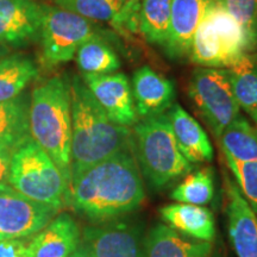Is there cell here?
<instances>
[{"mask_svg":"<svg viewBox=\"0 0 257 257\" xmlns=\"http://www.w3.org/2000/svg\"><path fill=\"white\" fill-rule=\"evenodd\" d=\"M59 210L29 199L15 189L0 192V239L34 236L57 216Z\"/></svg>","mask_w":257,"mask_h":257,"instance_id":"obj_9","label":"cell"},{"mask_svg":"<svg viewBox=\"0 0 257 257\" xmlns=\"http://www.w3.org/2000/svg\"><path fill=\"white\" fill-rule=\"evenodd\" d=\"M146 233L143 219L131 213L87 226L81 242L94 257H144Z\"/></svg>","mask_w":257,"mask_h":257,"instance_id":"obj_8","label":"cell"},{"mask_svg":"<svg viewBox=\"0 0 257 257\" xmlns=\"http://www.w3.org/2000/svg\"><path fill=\"white\" fill-rule=\"evenodd\" d=\"M172 0H143L138 14V29L148 42L166 47Z\"/></svg>","mask_w":257,"mask_h":257,"instance_id":"obj_24","label":"cell"},{"mask_svg":"<svg viewBox=\"0 0 257 257\" xmlns=\"http://www.w3.org/2000/svg\"><path fill=\"white\" fill-rule=\"evenodd\" d=\"M144 257H221L213 242L191 238L168 225L154 224L146 233Z\"/></svg>","mask_w":257,"mask_h":257,"instance_id":"obj_13","label":"cell"},{"mask_svg":"<svg viewBox=\"0 0 257 257\" xmlns=\"http://www.w3.org/2000/svg\"><path fill=\"white\" fill-rule=\"evenodd\" d=\"M10 186L32 200L61 208L69 184L50 156L32 138L12 153Z\"/></svg>","mask_w":257,"mask_h":257,"instance_id":"obj_5","label":"cell"},{"mask_svg":"<svg viewBox=\"0 0 257 257\" xmlns=\"http://www.w3.org/2000/svg\"><path fill=\"white\" fill-rule=\"evenodd\" d=\"M143 200V179L131 143L73 176L67 204L96 225L134 213Z\"/></svg>","mask_w":257,"mask_h":257,"instance_id":"obj_1","label":"cell"},{"mask_svg":"<svg viewBox=\"0 0 257 257\" xmlns=\"http://www.w3.org/2000/svg\"><path fill=\"white\" fill-rule=\"evenodd\" d=\"M212 0H172L166 49L173 57H186L195 31Z\"/></svg>","mask_w":257,"mask_h":257,"instance_id":"obj_16","label":"cell"},{"mask_svg":"<svg viewBox=\"0 0 257 257\" xmlns=\"http://www.w3.org/2000/svg\"><path fill=\"white\" fill-rule=\"evenodd\" d=\"M43 5L36 0H0V46L21 48L40 40Z\"/></svg>","mask_w":257,"mask_h":257,"instance_id":"obj_11","label":"cell"},{"mask_svg":"<svg viewBox=\"0 0 257 257\" xmlns=\"http://www.w3.org/2000/svg\"><path fill=\"white\" fill-rule=\"evenodd\" d=\"M37 76V67L30 57L8 54L0 59V102L21 95Z\"/></svg>","mask_w":257,"mask_h":257,"instance_id":"obj_21","label":"cell"},{"mask_svg":"<svg viewBox=\"0 0 257 257\" xmlns=\"http://www.w3.org/2000/svg\"><path fill=\"white\" fill-rule=\"evenodd\" d=\"M179 150L192 165L208 163L213 160V148L207 134L187 111L173 104L166 112Z\"/></svg>","mask_w":257,"mask_h":257,"instance_id":"obj_17","label":"cell"},{"mask_svg":"<svg viewBox=\"0 0 257 257\" xmlns=\"http://www.w3.org/2000/svg\"><path fill=\"white\" fill-rule=\"evenodd\" d=\"M115 2H120V3H126L127 0H115Z\"/></svg>","mask_w":257,"mask_h":257,"instance_id":"obj_33","label":"cell"},{"mask_svg":"<svg viewBox=\"0 0 257 257\" xmlns=\"http://www.w3.org/2000/svg\"><path fill=\"white\" fill-rule=\"evenodd\" d=\"M69 257H94V256H93L91 250L87 248V245L81 242L80 243L79 248L76 249V251L73 252Z\"/></svg>","mask_w":257,"mask_h":257,"instance_id":"obj_31","label":"cell"},{"mask_svg":"<svg viewBox=\"0 0 257 257\" xmlns=\"http://www.w3.org/2000/svg\"><path fill=\"white\" fill-rule=\"evenodd\" d=\"M131 136L141 174L152 188L166 187L193 170L192 163L179 150L166 113L138 119Z\"/></svg>","mask_w":257,"mask_h":257,"instance_id":"obj_4","label":"cell"},{"mask_svg":"<svg viewBox=\"0 0 257 257\" xmlns=\"http://www.w3.org/2000/svg\"><path fill=\"white\" fill-rule=\"evenodd\" d=\"M76 63L82 74L102 75L115 73L120 68V60L104 38L94 35L79 47Z\"/></svg>","mask_w":257,"mask_h":257,"instance_id":"obj_23","label":"cell"},{"mask_svg":"<svg viewBox=\"0 0 257 257\" xmlns=\"http://www.w3.org/2000/svg\"><path fill=\"white\" fill-rule=\"evenodd\" d=\"M29 125L31 138L46 152L67 182L72 179V110L69 81L48 79L30 95Z\"/></svg>","mask_w":257,"mask_h":257,"instance_id":"obj_3","label":"cell"},{"mask_svg":"<svg viewBox=\"0 0 257 257\" xmlns=\"http://www.w3.org/2000/svg\"><path fill=\"white\" fill-rule=\"evenodd\" d=\"M226 70L237 104L257 126V54H244Z\"/></svg>","mask_w":257,"mask_h":257,"instance_id":"obj_20","label":"cell"},{"mask_svg":"<svg viewBox=\"0 0 257 257\" xmlns=\"http://www.w3.org/2000/svg\"><path fill=\"white\" fill-rule=\"evenodd\" d=\"M72 110V178L133 143L131 130L114 124L81 76L69 81ZM72 180V179H70Z\"/></svg>","mask_w":257,"mask_h":257,"instance_id":"obj_2","label":"cell"},{"mask_svg":"<svg viewBox=\"0 0 257 257\" xmlns=\"http://www.w3.org/2000/svg\"><path fill=\"white\" fill-rule=\"evenodd\" d=\"M8 54H9V49H8V48L0 46V59H2V57H4V56L8 55Z\"/></svg>","mask_w":257,"mask_h":257,"instance_id":"obj_32","label":"cell"},{"mask_svg":"<svg viewBox=\"0 0 257 257\" xmlns=\"http://www.w3.org/2000/svg\"><path fill=\"white\" fill-rule=\"evenodd\" d=\"M224 156L240 162H257V126L238 115L219 137Z\"/></svg>","mask_w":257,"mask_h":257,"instance_id":"obj_22","label":"cell"},{"mask_svg":"<svg viewBox=\"0 0 257 257\" xmlns=\"http://www.w3.org/2000/svg\"><path fill=\"white\" fill-rule=\"evenodd\" d=\"M98 35L92 21L61 8L43 5L41 44L43 62L48 67L68 62L82 43Z\"/></svg>","mask_w":257,"mask_h":257,"instance_id":"obj_7","label":"cell"},{"mask_svg":"<svg viewBox=\"0 0 257 257\" xmlns=\"http://www.w3.org/2000/svg\"><path fill=\"white\" fill-rule=\"evenodd\" d=\"M12 153L0 148V192L14 189L10 186V168H11Z\"/></svg>","mask_w":257,"mask_h":257,"instance_id":"obj_30","label":"cell"},{"mask_svg":"<svg viewBox=\"0 0 257 257\" xmlns=\"http://www.w3.org/2000/svg\"><path fill=\"white\" fill-rule=\"evenodd\" d=\"M224 193L227 233L233 251L237 257H257V217L226 173Z\"/></svg>","mask_w":257,"mask_h":257,"instance_id":"obj_12","label":"cell"},{"mask_svg":"<svg viewBox=\"0 0 257 257\" xmlns=\"http://www.w3.org/2000/svg\"><path fill=\"white\" fill-rule=\"evenodd\" d=\"M160 216L168 226L185 236L206 242L216 239V220L206 207L181 202L170 204L160 208Z\"/></svg>","mask_w":257,"mask_h":257,"instance_id":"obj_18","label":"cell"},{"mask_svg":"<svg viewBox=\"0 0 257 257\" xmlns=\"http://www.w3.org/2000/svg\"><path fill=\"white\" fill-rule=\"evenodd\" d=\"M214 191L213 169L207 167L191 173L181 184L173 189L170 198L181 204L205 206L212 201Z\"/></svg>","mask_w":257,"mask_h":257,"instance_id":"obj_25","label":"cell"},{"mask_svg":"<svg viewBox=\"0 0 257 257\" xmlns=\"http://www.w3.org/2000/svg\"><path fill=\"white\" fill-rule=\"evenodd\" d=\"M0 257H29L28 242L23 238L0 239Z\"/></svg>","mask_w":257,"mask_h":257,"instance_id":"obj_29","label":"cell"},{"mask_svg":"<svg viewBox=\"0 0 257 257\" xmlns=\"http://www.w3.org/2000/svg\"><path fill=\"white\" fill-rule=\"evenodd\" d=\"M224 157L240 194L257 217V162H240L229 156Z\"/></svg>","mask_w":257,"mask_h":257,"instance_id":"obj_28","label":"cell"},{"mask_svg":"<svg viewBox=\"0 0 257 257\" xmlns=\"http://www.w3.org/2000/svg\"><path fill=\"white\" fill-rule=\"evenodd\" d=\"M59 8L95 22H113L124 3L115 0H54Z\"/></svg>","mask_w":257,"mask_h":257,"instance_id":"obj_26","label":"cell"},{"mask_svg":"<svg viewBox=\"0 0 257 257\" xmlns=\"http://www.w3.org/2000/svg\"><path fill=\"white\" fill-rule=\"evenodd\" d=\"M81 243L75 219L68 213L56 216L28 243L29 257H69Z\"/></svg>","mask_w":257,"mask_h":257,"instance_id":"obj_15","label":"cell"},{"mask_svg":"<svg viewBox=\"0 0 257 257\" xmlns=\"http://www.w3.org/2000/svg\"><path fill=\"white\" fill-rule=\"evenodd\" d=\"M188 96L217 138L239 115L226 68H197L188 82Z\"/></svg>","mask_w":257,"mask_h":257,"instance_id":"obj_6","label":"cell"},{"mask_svg":"<svg viewBox=\"0 0 257 257\" xmlns=\"http://www.w3.org/2000/svg\"><path fill=\"white\" fill-rule=\"evenodd\" d=\"M81 78L114 124L130 128L137 123L140 118L135 108L130 81L125 74L117 72L102 75L82 74Z\"/></svg>","mask_w":257,"mask_h":257,"instance_id":"obj_10","label":"cell"},{"mask_svg":"<svg viewBox=\"0 0 257 257\" xmlns=\"http://www.w3.org/2000/svg\"><path fill=\"white\" fill-rule=\"evenodd\" d=\"M238 22L245 34L248 51L257 54V0H217Z\"/></svg>","mask_w":257,"mask_h":257,"instance_id":"obj_27","label":"cell"},{"mask_svg":"<svg viewBox=\"0 0 257 257\" xmlns=\"http://www.w3.org/2000/svg\"><path fill=\"white\" fill-rule=\"evenodd\" d=\"M131 89L140 119L166 113L174 104V83L148 66L134 73Z\"/></svg>","mask_w":257,"mask_h":257,"instance_id":"obj_14","label":"cell"},{"mask_svg":"<svg viewBox=\"0 0 257 257\" xmlns=\"http://www.w3.org/2000/svg\"><path fill=\"white\" fill-rule=\"evenodd\" d=\"M30 99L24 93L0 102V148L14 153L31 138L29 125Z\"/></svg>","mask_w":257,"mask_h":257,"instance_id":"obj_19","label":"cell"}]
</instances>
